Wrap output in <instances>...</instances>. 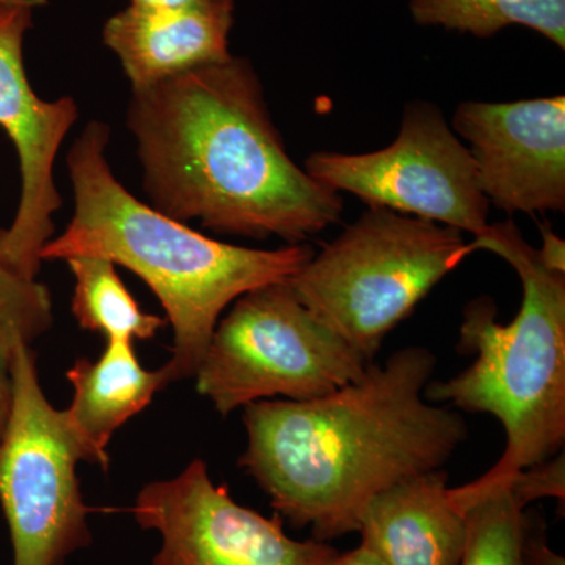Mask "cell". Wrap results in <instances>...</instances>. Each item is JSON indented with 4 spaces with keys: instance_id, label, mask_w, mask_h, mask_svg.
Masks as SVG:
<instances>
[{
    "instance_id": "6da1fadb",
    "label": "cell",
    "mask_w": 565,
    "mask_h": 565,
    "mask_svg": "<svg viewBox=\"0 0 565 565\" xmlns=\"http://www.w3.org/2000/svg\"><path fill=\"white\" fill-rule=\"evenodd\" d=\"M435 367L433 351L411 345L326 396L247 405L241 467L316 541L356 533L379 493L441 470L468 438L459 411L424 397Z\"/></svg>"
},
{
    "instance_id": "7a4b0ae2",
    "label": "cell",
    "mask_w": 565,
    "mask_h": 565,
    "mask_svg": "<svg viewBox=\"0 0 565 565\" xmlns=\"http://www.w3.org/2000/svg\"><path fill=\"white\" fill-rule=\"evenodd\" d=\"M128 128L151 206L174 221L288 244L340 221L343 199L289 158L243 58L136 88Z\"/></svg>"
},
{
    "instance_id": "3957f363",
    "label": "cell",
    "mask_w": 565,
    "mask_h": 565,
    "mask_svg": "<svg viewBox=\"0 0 565 565\" xmlns=\"http://www.w3.org/2000/svg\"><path fill=\"white\" fill-rule=\"evenodd\" d=\"M109 126H85L68 154L74 215L68 228L41 250V263L76 256L110 259L131 270L158 297L172 326V382L195 377L223 311L244 294L288 281L313 248L277 250L221 243L174 221L126 191L107 161Z\"/></svg>"
},
{
    "instance_id": "277c9868",
    "label": "cell",
    "mask_w": 565,
    "mask_h": 565,
    "mask_svg": "<svg viewBox=\"0 0 565 565\" xmlns=\"http://www.w3.org/2000/svg\"><path fill=\"white\" fill-rule=\"evenodd\" d=\"M514 267L523 299L514 321H498L490 297L463 311L457 351L473 363L448 381L429 382L424 397L467 414L493 416L505 433L503 455L471 489L501 484L544 462L565 444V274L552 273L512 221L487 225L468 244Z\"/></svg>"
},
{
    "instance_id": "5b68a950",
    "label": "cell",
    "mask_w": 565,
    "mask_h": 565,
    "mask_svg": "<svg viewBox=\"0 0 565 565\" xmlns=\"http://www.w3.org/2000/svg\"><path fill=\"white\" fill-rule=\"evenodd\" d=\"M470 255L459 230L370 207L288 282L319 321L373 363L388 333Z\"/></svg>"
},
{
    "instance_id": "8992f818",
    "label": "cell",
    "mask_w": 565,
    "mask_h": 565,
    "mask_svg": "<svg viewBox=\"0 0 565 565\" xmlns=\"http://www.w3.org/2000/svg\"><path fill=\"white\" fill-rule=\"evenodd\" d=\"M366 360L294 292L273 282L234 300L195 374L222 416L259 401H311L362 377Z\"/></svg>"
},
{
    "instance_id": "52a82bcc",
    "label": "cell",
    "mask_w": 565,
    "mask_h": 565,
    "mask_svg": "<svg viewBox=\"0 0 565 565\" xmlns=\"http://www.w3.org/2000/svg\"><path fill=\"white\" fill-rule=\"evenodd\" d=\"M85 462L65 412L41 388L32 345L11 367L9 415L0 427V505L13 565H66L93 544L77 465Z\"/></svg>"
},
{
    "instance_id": "ba28073f",
    "label": "cell",
    "mask_w": 565,
    "mask_h": 565,
    "mask_svg": "<svg viewBox=\"0 0 565 565\" xmlns=\"http://www.w3.org/2000/svg\"><path fill=\"white\" fill-rule=\"evenodd\" d=\"M305 172L330 191L352 193L370 207L424 218L478 236L490 203L479 185L470 150L434 104L405 109L396 140L366 154L319 151Z\"/></svg>"
},
{
    "instance_id": "9c48e42d",
    "label": "cell",
    "mask_w": 565,
    "mask_h": 565,
    "mask_svg": "<svg viewBox=\"0 0 565 565\" xmlns=\"http://www.w3.org/2000/svg\"><path fill=\"white\" fill-rule=\"evenodd\" d=\"M131 512L141 530L161 535L151 565H330L340 553L330 542L296 541L280 515L237 503L203 460L145 486Z\"/></svg>"
},
{
    "instance_id": "30bf717a",
    "label": "cell",
    "mask_w": 565,
    "mask_h": 565,
    "mask_svg": "<svg viewBox=\"0 0 565 565\" xmlns=\"http://www.w3.org/2000/svg\"><path fill=\"white\" fill-rule=\"evenodd\" d=\"M44 0H0V128L9 134L20 158V206L10 228L0 230V256L25 277L36 278L41 250L54 234L62 196L54 166L79 110L71 98L44 102L29 84L22 43L33 10Z\"/></svg>"
},
{
    "instance_id": "8fae6325",
    "label": "cell",
    "mask_w": 565,
    "mask_h": 565,
    "mask_svg": "<svg viewBox=\"0 0 565 565\" xmlns=\"http://www.w3.org/2000/svg\"><path fill=\"white\" fill-rule=\"evenodd\" d=\"M452 128L470 143L481 191L498 210L565 211V96L462 103Z\"/></svg>"
},
{
    "instance_id": "7c38bea8",
    "label": "cell",
    "mask_w": 565,
    "mask_h": 565,
    "mask_svg": "<svg viewBox=\"0 0 565 565\" xmlns=\"http://www.w3.org/2000/svg\"><path fill=\"white\" fill-rule=\"evenodd\" d=\"M233 0L181 10L129 6L104 25L103 40L120 58L132 90L232 58Z\"/></svg>"
},
{
    "instance_id": "4fadbf2b",
    "label": "cell",
    "mask_w": 565,
    "mask_h": 565,
    "mask_svg": "<svg viewBox=\"0 0 565 565\" xmlns=\"http://www.w3.org/2000/svg\"><path fill=\"white\" fill-rule=\"evenodd\" d=\"M448 482L441 468L379 493L360 520L362 545L385 565H460L467 519Z\"/></svg>"
},
{
    "instance_id": "5bb4252c",
    "label": "cell",
    "mask_w": 565,
    "mask_h": 565,
    "mask_svg": "<svg viewBox=\"0 0 565 565\" xmlns=\"http://www.w3.org/2000/svg\"><path fill=\"white\" fill-rule=\"evenodd\" d=\"M74 394L65 416L76 435L85 463L109 468L107 455L118 429L151 404L170 384L169 374L148 371L129 341H107L99 359H79L66 374Z\"/></svg>"
},
{
    "instance_id": "9a60e30c",
    "label": "cell",
    "mask_w": 565,
    "mask_h": 565,
    "mask_svg": "<svg viewBox=\"0 0 565 565\" xmlns=\"http://www.w3.org/2000/svg\"><path fill=\"white\" fill-rule=\"evenodd\" d=\"M74 277L73 315L84 330L107 341H148L166 326L147 313L126 288L115 264L106 258L76 256L66 259Z\"/></svg>"
},
{
    "instance_id": "2e32d148",
    "label": "cell",
    "mask_w": 565,
    "mask_h": 565,
    "mask_svg": "<svg viewBox=\"0 0 565 565\" xmlns=\"http://www.w3.org/2000/svg\"><path fill=\"white\" fill-rule=\"evenodd\" d=\"M415 21L489 39L508 28L525 25L565 47V0H411Z\"/></svg>"
},
{
    "instance_id": "e0dca14e",
    "label": "cell",
    "mask_w": 565,
    "mask_h": 565,
    "mask_svg": "<svg viewBox=\"0 0 565 565\" xmlns=\"http://www.w3.org/2000/svg\"><path fill=\"white\" fill-rule=\"evenodd\" d=\"M451 494L467 519L460 565H523L525 509L515 503L508 482L486 489L451 487Z\"/></svg>"
},
{
    "instance_id": "ac0fdd59",
    "label": "cell",
    "mask_w": 565,
    "mask_h": 565,
    "mask_svg": "<svg viewBox=\"0 0 565 565\" xmlns=\"http://www.w3.org/2000/svg\"><path fill=\"white\" fill-rule=\"evenodd\" d=\"M50 289L25 277L0 256V427L9 415L11 367L22 345H32L51 329Z\"/></svg>"
},
{
    "instance_id": "d6986e66",
    "label": "cell",
    "mask_w": 565,
    "mask_h": 565,
    "mask_svg": "<svg viewBox=\"0 0 565 565\" xmlns=\"http://www.w3.org/2000/svg\"><path fill=\"white\" fill-rule=\"evenodd\" d=\"M508 487L514 497L515 503L522 509L544 500L555 498L564 505L565 501V455L564 451L550 457L544 462L530 465L516 471L509 479Z\"/></svg>"
},
{
    "instance_id": "ffe728a7",
    "label": "cell",
    "mask_w": 565,
    "mask_h": 565,
    "mask_svg": "<svg viewBox=\"0 0 565 565\" xmlns=\"http://www.w3.org/2000/svg\"><path fill=\"white\" fill-rule=\"evenodd\" d=\"M523 565H565L564 556L548 544L544 520L539 514H525L522 539Z\"/></svg>"
},
{
    "instance_id": "44dd1931",
    "label": "cell",
    "mask_w": 565,
    "mask_h": 565,
    "mask_svg": "<svg viewBox=\"0 0 565 565\" xmlns=\"http://www.w3.org/2000/svg\"><path fill=\"white\" fill-rule=\"evenodd\" d=\"M542 247L539 248V258L546 269L552 273L565 274V243L550 228L548 223H542Z\"/></svg>"
},
{
    "instance_id": "7402d4cb",
    "label": "cell",
    "mask_w": 565,
    "mask_h": 565,
    "mask_svg": "<svg viewBox=\"0 0 565 565\" xmlns=\"http://www.w3.org/2000/svg\"><path fill=\"white\" fill-rule=\"evenodd\" d=\"M330 565H385L371 550L360 544L348 553H338Z\"/></svg>"
},
{
    "instance_id": "603a6c76",
    "label": "cell",
    "mask_w": 565,
    "mask_h": 565,
    "mask_svg": "<svg viewBox=\"0 0 565 565\" xmlns=\"http://www.w3.org/2000/svg\"><path fill=\"white\" fill-rule=\"evenodd\" d=\"M211 0H131V6L150 10H181L204 6Z\"/></svg>"
}]
</instances>
